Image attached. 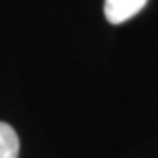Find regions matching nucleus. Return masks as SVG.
<instances>
[{
    "label": "nucleus",
    "instance_id": "obj_2",
    "mask_svg": "<svg viewBox=\"0 0 158 158\" xmlns=\"http://www.w3.org/2000/svg\"><path fill=\"white\" fill-rule=\"evenodd\" d=\"M19 139L16 130L9 123L0 121V158H18Z\"/></svg>",
    "mask_w": 158,
    "mask_h": 158
},
{
    "label": "nucleus",
    "instance_id": "obj_1",
    "mask_svg": "<svg viewBox=\"0 0 158 158\" xmlns=\"http://www.w3.org/2000/svg\"><path fill=\"white\" fill-rule=\"evenodd\" d=\"M148 0H106L104 14L111 25H121L141 12Z\"/></svg>",
    "mask_w": 158,
    "mask_h": 158
}]
</instances>
